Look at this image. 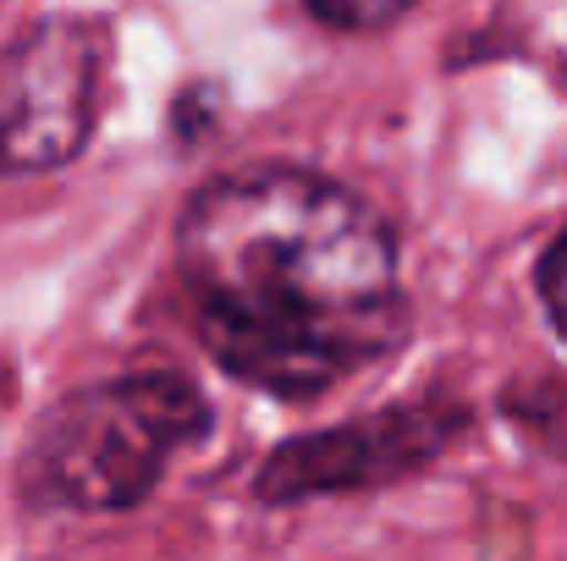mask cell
Returning <instances> with one entry per match:
<instances>
[{
  "label": "cell",
  "mask_w": 567,
  "mask_h": 561,
  "mask_svg": "<svg viewBox=\"0 0 567 561\" xmlns=\"http://www.w3.org/2000/svg\"><path fill=\"white\" fill-rule=\"evenodd\" d=\"M177 276L204 353L270 396H320L408 336L391 220L315 172H243L193 193Z\"/></svg>",
  "instance_id": "obj_1"
},
{
  "label": "cell",
  "mask_w": 567,
  "mask_h": 561,
  "mask_svg": "<svg viewBox=\"0 0 567 561\" xmlns=\"http://www.w3.org/2000/svg\"><path fill=\"white\" fill-rule=\"evenodd\" d=\"M209 429L198 385L172 370L61 396L22 446V496L50 512H127Z\"/></svg>",
  "instance_id": "obj_2"
},
{
  "label": "cell",
  "mask_w": 567,
  "mask_h": 561,
  "mask_svg": "<svg viewBox=\"0 0 567 561\" xmlns=\"http://www.w3.org/2000/svg\"><path fill=\"white\" fill-rule=\"evenodd\" d=\"M100 28L39 22L0 55V172L72 160L100 116Z\"/></svg>",
  "instance_id": "obj_3"
},
{
  "label": "cell",
  "mask_w": 567,
  "mask_h": 561,
  "mask_svg": "<svg viewBox=\"0 0 567 561\" xmlns=\"http://www.w3.org/2000/svg\"><path fill=\"white\" fill-rule=\"evenodd\" d=\"M463 429V413L446 402L419 407H385L370 418L298 435L259 468L265 501H309V496H348V490H380L408 474H419L452 435Z\"/></svg>",
  "instance_id": "obj_4"
},
{
  "label": "cell",
  "mask_w": 567,
  "mask_h": 561,
  "mask_svg": "<svg viewBox=\"0 0 567 561\" xmlns=\"http://www.w3.org/2000/svg\"><path fill=\"white\" fill-rule=\"evenodd\" d=\"M309 17L326 22V28H342V33H370V28L396 22L402 11L396 6H309Z\"/></svg>",
  "instance_id": "obj_5"
},
{
  "label": "cell",
  "mask_w": 567,
  "mask_h": 561,
  "mask_svg": "<svg viewBox=\"0 0 567 561\" xmlns=\"http://www.w3.org/2000/svg\"><path fill=\"white\" fill-rule=\"evenodd\" d=\"M540 292H546V309H551L557 331L567 336V231L551 242V253L540 264Z\"/></svg>",
  "instance_id": "obj_6"
}]
</instances>
